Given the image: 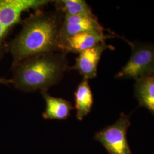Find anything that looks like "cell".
<instances>
[{
  "instance_id": "6da1fadb",
  "label": "cell",
  "mask_w": 154,
  "mask_h": 154,
  "mask_svg": "<svg viewBox=\"0 0 154 154\" xmlns=\"http://www.w3.org/2000/svg\"><path fill=\"white\" fill-rule=\"evenodd\" d=\"M62 23L55 13L39 12L30 17L8 46L13 65L29 57L61 50Z\"/></svg>"
},
{
  "instance_id": "7a4b0ae2",
  "label": "cell",
  "mask_w": 154,
  "mask_h": 154,
  "mask_svg": "<svg viewBox=\"0 0 154 154\" xmlns=\"http://www.w3.org/2000/svg\"><path fill=\"white\" fill-rule=\"evenodd\" d=\"M65 55L54 53L33 56L13 65L16 88L30 92L41 91L58 82L67 67Z\"/></svg>"
},
{
  "instance_id": "3957f363",
  "label": "cell",
  "mask_w": 154,
  "mask_h": 154,
  "mask_svg": "<svg viewBox=\"0 0 154 154\" xmlns=\"http://www.w3.org/2000/svg\"><path fill=\"white\" fill-rule=\"evenodd\" d=\"M132 54L130 60L116 77L133 79L136 81L151 75L154 69V45L131 44Z\"/></svg>"
},
{
  "instance_id": "277c9868",
  "label": "cell",
  "mask_w": 154,
  "mask_h": 154,
  "mask_svg": "<svg viewBox=\"0 0 154 154\" xmlns=\"http://www.w3.org/2000/svg\"><path fill=\"white\" fill-rule=\"evenodd\" d=\"M130 124L129 116L122 112L114 124L97 132L95 139L105 147L109 154H132L127 137Z\"/></svg>"
},
{
  "instance_id": "5b68a950",
  "label": "cell",
  "mask_w": 154,
  "mask_h": 154,
  "mask_svg": "<svg viewBox=\"0 0 154 154\" xmlns=\"http://www.w3.org/2000/svg\"><path fill=\"white\" fill-rule=\"evenodd\" d=\"M105 29L94 15L65 16L60 31L61 45L66 38L85 32L105 33Z\"/></svg>"
},
{
  "instance_id": "8992f818",
  "label": "cell",
  "mask_w": 154,
  "mask_h": 154,
  "mask_svg": "<svg viewBox=\"0 0 154 154\" xmlns=\"http://www.w3.org/2000/svg\"><path fill=\"white\" fill-rule=\"evenodd\" d=\"M109 49H112L113 48L103 42L79 53L72 69L77 70L83 78L88 79L95 78L102 54Z\"/></svg>"
},
{
  "instance_id": "52a82bcc",
  "label": "cell",
  "mask_w": 154,
  "mask_h": 154,
  "mask_svg": "<svg viewBox=\"0 0 154 154\" xmlns=\"http://www.w3.org/2000/svg\"><path fill=\"white\" fill-rule=\"evenodd\" d=\"M114 36L106 35L105 33L85 32L79 33L65 39L61 44V50L64 52L81 53L92 48L107 39Z\"/></svg>"
},
{
  "instance_id": "ba28073f",
  "label": "cell",
  "mask_w": 154,
  "mask_h": 154,
  "mask_svg": "<svg viewBox=\"0 0 154 154\" xmlns=\"http://www.w3.org/2000/svg\"><path fill=\"white\" fill-rule=\"evenodd\" d=\"M46 103L42 116L45 119L65 120L74 109L71 103L66 99L51 96L46 91H41Z\"/></svg>"
},
{
  "instance_id": "9c48e42d",
  "label": "cell",
  "mask_w": 154,
  "mask_h": 154,
  "mask_svg": "<svg viewBox=\"0 0 154 154\" xmlns=\"http://www.w3.org/2000/svg\"><path fill=\"white\" fill-rule=\"evenodd\" d=\"M88 80L83 78L74 93L76 116L80 121L90 113L93 105V95Z\"/></svg>"
},
{
  "instance_id": "30bf717a",
  "label": "cell",
  "mask_w": 154,
  "mask_h": 154,
  "mask_svg": "<svg viewBox=\"0 0 154 154\" xmlns=\"http://www.w3.org/2000/svg\"><path fill=\"white\" fill-rule=\"evenodd\" d=\"M135 95L140 106L154 116V77H144L136 81Z\"/></svg>"
},
{
  "instance_id": "8fae6325",
  "label": "cell",
  "mask_w": 154,
  "mask_h": 154,
  "mask_svg": "<svg viewBox=\"0 0 154 154\" xmlns=\"http://www.w3.org/2000/svg\"><path fill=\"white\" fill-rule=\"evenodd\" d=\"M56 5L65 16L94 15L88 4L83 0H61L56 1Z\"/></svg>"
},
{
  "instance_id": "7c38bea8",
  "label": "cell",
  "mask_w": 154,
  "mask_h": 154,
  "mask_svg": "<svg viewBox=\"0 0 154 154\" xmlns=\"http://www.w3.org/2000/svg\"><path fill=\"white\" fill-rule=\"evenodd\" d=\"M17 24L11 8L5 0H0V49L10 29Z\"/></svg>"
},
{
  "instance_id": "4fadbf2b",
  "label": "cell",
  "mask_w": 154,
  "mask_h": 154,
  "mask_svg": "<svg viewBox=\"0 0 154 154\" xmlns=\"http://www.w3.org/2000/svg\"><path fill=\"white\" fill-rule=\"evenodd\" d=\"M0 84H3L5 85H8L9 84H14V82L12 79H8L0 77Z\"/></svg>"
},
{
  "instance_id": "5bb4252c",
  "label": "cell",
  "mask_w": 154,
  "mask_h": 154,
  "mask_svg": "<svg viewBox=\"0 0 154 154\" xmlns=\"http://www.w3.org/2000/svg\"><path fill=\"white\" fill-rule=\"evenodd\" d=\"M149 76H152V77H154V70H153V72H152V73H151V75H149Z\"/></svg>"
}]
</instances>
